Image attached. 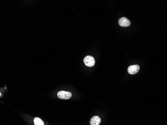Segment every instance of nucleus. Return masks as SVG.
I'll use <instances>...</instances> for the list:
<instances>
[{
	"label": "nucleus",
	"instance_id": "1",
	"mask_svg": "<svg viewBox=\"0 0 167 125\" xmlns=\"http://www.w3.org/2000/svg\"><path fill=\"white\" fill-rule=\"evenodd\" d=\"M84 62L87 66L91 67L94 66L95 64V61L93 57L87 56L84 59Z\"/></svg>",
	"mask_w": 167,
	"mask_h": 125
},
{
	"label": "nucleus",
	"instance_id": "4",
	"mask_svg": "<svg viewBox=\"0 0 167 125\" xmlns=\"http://www.w3.org/2000/svg\"><path fill=\"white\" fill-rule=\"evenodd\" d=\"M119 24L122 27H128L131 24V22L125 17H122L119 19Z\"/></svg>",
	"mask_w": 167,
	"mask_h": 125
},
{
	"label": "nucleus",
	"instance_id": "5",
	"mask_svg": "<svg viewBox=\"0 0 167 125\" xmlns=\"http://www.w3.org/2000/svg\"><path fill=\"white\" fill-rule=\"evenodd\" d=\"M101 123V119L98 116H94L92 117L91 121H90V124L91 125H99Z\"/></svg>",
	"mask_w": 167,
	"mask_h": 125
},
{
	"label": "nucleus",
	"instance_id": "3",
	"mask_svg": "<svg viewBox=\"0 0 167 125\" xmlns=\"http://www.w3.org/2000/svg\"><path fill=\"white\" fill-rule=\"evenodd\" d=\"M140 66L138 65H132L128 67V72L130 74L133 75L138 73L140 70Z\"/></svg>",
	"mask_w": 167,
	"mask_h": 125
},
{
	"label": "nucleus",
	"instance_id": "6",
	"mask_svg": "<svg viewBox=\"0 0 167 125\" xmlns=\"http://www.w3.org/2000/svg\"><path fill=\"white\" fill-rule=\"evenodd\" d=\"M34 122L35 125H44L43 121L39 118H37V117L35 118L34 120Z\"/></svg>",
	"mask_w": 167,
	"mask_h": 125
},
{
	"label": "nucleus",
	"instance_id": "2",
	"mask_svg": "<svg viewBox=\"0 0 167 125\" xmlns=\"http://www.w3.org/2000/svg\"><path fill=\"white\" fill-rule=\"evenodd\" d=\"M58 97L61 99L67 100L71 98L72 94L71 92H67L64 91H61L58 93Z\"/></svg>",
	"mask_w": 167,
	"mask_h": 125
}]
</instances>
